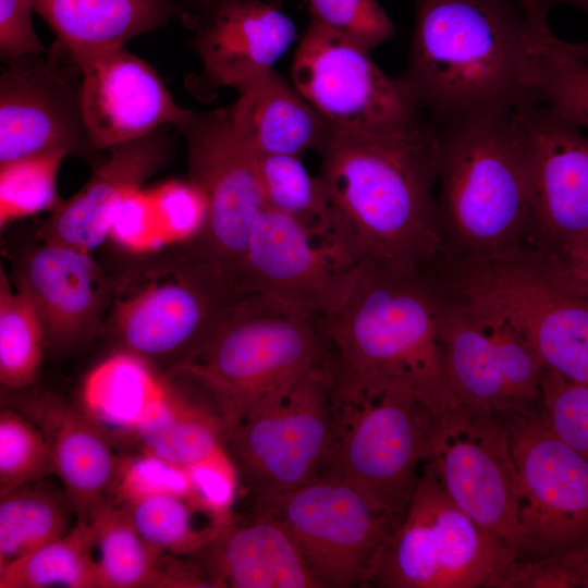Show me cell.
I'll use <instances>...</instances> for the list:
<instances>
[{
	"label": "cell",
	"instance_id": "6da1fadb",
	"mask_svg": "<svg viewBox=\"0 0 588 588\" xmlns=\"http://www.w3.org/2000/svg\"><path fill=\"white\" fill-rule=\"evenodd\" d=\"M319 154L334 235L356 264L425 272L443 259L439 142L429 118L388 131H332Z\"/></svg>",
	"mask_w": 588,
	"mask_h": 588
},
{
	"label": "cell",
	"instance_id": "7a4b0ae2",
	"mask_svg": "<svg viewBox=\"0 0 588 588\" xmlns=\"http://www.w3.org/2000/svg\"><path fill=\"white\" fill-rule=\"evenodd\" d=\"M401 81L433 123L510 110L534 97L537 39L549 8L538 0H414Z\"/></svg>",
	"mask_w": 588,
	"mask_h": 588
},
{
	"label": "cell",
	"instance_id": "3957f363",
	"mask_svg": "<svg viewBox=\"0 0 588 588\" xmlns=\"http://www.w3.org/2000/svg\"><path fill=\"white\" fill-rule=\"evenodd\" d=\"M440 302L425 272L357 264L323 315L333 373L403 383L434 416L463 404L444 366Z\"/></svg>",
	"mask_w": 588,
	"mask_h": 588
},
{
	"label": "cell",
	"instance_id": "277c9868",
	"mask_svg": "<svg viewBox=\"0 0 588 588\" xmlns=\"http://www.w3.org/2000/svg\"><path fill=\"white\" fill-rule=\"evenodd\" d=\"M434 124L443 259L493 261L529 255L530 180L512 109Z\"/></svg>",
	"mask_w": 588,
	"mask_h": 588
},
{
	"label": "cell",
	"instance_id": "5b68a950",
	"mask_svg": "<svg viewBox=\"0 0 588 588\" xmlns=\"http://www.w3.org/2000/svg\"><path fill=\"white\" fill-rule=\"evenodd\" d=\"M330 357L323 316L256 293L169 372L188 377L210 393L225 434Z\"/></svg>",
	"mask_w": 588,
	"mask_h": 588
},
{
	"label": "cell",
	"instance_id": "8992f818",
	"mask_svg": "<svg viewBox=\"0 0 588 588\" xmlns=\"http://www.w3.org/2000/svg\"><path fill=\"white\" fill-rule=\"evenodd\" d=\"M334 448L323 476L341 479L402 520L430 457L434 415L407 385L333 375Z\"/></svg>",
	"mask_w": 588,
	"mask_h": 588
},
{
	"label": "cell",
	"instance_id": "52a82bcc",
	"mask_svg": "<svg viewBox=\"0 0 588 588\" xmlns=\"http://www.w3.org/2000/svg\"><path fill=\"white\" fill-rule=\"evenodd\" d=\"M252 294L238 274L183 246L114 278L108 321L119 348L173 367Z\"/></svg>",
	"mask_w": 588,
	"mask_h": 588
},
{
	"label": "cell",
	"instance_id": "ba28073f",
	"mask_svg": "<svg viewBox=\"0 0 588 588\" xmlns=\"http://www.w3.org/2000/svg\"><path fill=\"white\" fill-rule=\"evenodd\" d=\"M514 561L451 500L428 461L371 586L501 588Z\"/></svg>",
	"mask_w": 588,
	"mask_h": 588
},
{
	"label": "cell",
	"instance_id": "9c48e42d",
	"mask_svg": "<svg viewBox=\"0 0 588 588\" xmlns=\"http://www.w3.org/2000/svg\"><path fill=\"white\" fill-rule=\"evenodd\" d=\"M296 542L319 588L371 587L401 520L354 486L321 476L252 503Z\"/></svg>",
	"mask_w": 588,
	"mask_h": 588
},
{
	"label": "cell",
	"instance_id": "30bf717a",
	"mask_svg": "<svg viewBox=\"0 0 588 588\" xmlns=\"http://www.w3.org/2000/svg\"><path fill=\"white\" fill-rule=\"evenodd\" d=\"M456 297L512 322L547 370L588 383V294L569 287L531 256L449 261Z\"/></svg>",
	"mask_w": 588,
	"mask_h": 588
},
{
	"label": "cell",
	"instance_id": "8fae6325",
	"mask_svg": "<svg viewBox=\"0 0 588 588\" xmlns=\"http://www.w3.org/2000/svg\"><path fill=\"white\" fill-rule=\"evenodd\" d=\"M512 119L530 180L529 256L561 271L588 254V130L536 96Z\"/></svg>",
	"mask_w": 588,
	"mask_h": 588
},
{
	"label": "cell",
	"instance_id": "7c38bea8",
	"mask_svg": "<svg viewBox=\"0 0 588 588\" xmlns=\"http://www.w3.org/2000/svg\"><path fill=\"white\" fill-rule=\"evenodd\" d=\"M332 358L279 401L233 427L224 445L252 503L323 476L334 448Z\"/></svg>",
	"mask_w": 588,
	"mask_h": 588
},
{
	"label": "cell",
	"instance_id": "4fadbf2b",
	"mask_svg": "<svg viewBox=\"0 0 588 588\" xmlns=\"http://www.w3.org/2000/svg\"><path fill=\"white\" fill-rule=\"evenodd\" d=\"M519 483L523 546L515 562L588 559V460L537 409L503 417Z\"/></svg>",
	"mask_w": 588,
	"mask_h": 588
},
{
	"label": "cell",
	"instance_id": "5bb4252c",
	"mask_svg": "<svg viewBox=\"0 0 588 588\" xmlns=\"http://www.w3.org/2000/svg\"><path fill=\"white\" fill-rule=\"evenodd\" d=\"M429 462L451 500L516 560L519 483L503 417L468 404L434 416Z\"/></svg>",
	"mask_w": 588,
	"mask_h": 588
},
{
	"label": "cell",
	"instance_id": "9a60e30c",
	"mask_svg": "<svg viewBox=\"0 0 588 588\" xmlns=\"http://www.w3.org/2000/svg\"><path fill=\"white\" fill-rule=\"evenodd\" d=\"M440 341L448 378L461 402L502 417L537 409L546 368L505 317L441 295Z\"/></svg>",
	"mask_w": 588,
	"mask_h": 588
},
{
	"label": "cell",
	"instance_id": "2e32d148",
	"mask_svg": "<svg viewBox=\"0 0 588 588\" xmlns=\"http://www.w3.org/2000/svg\"><path fill=\"white\" fill-rule=\"evenodd\" d=\"M291 72L295 89L333 131H388L424 115L401 78L389 77L369 49L314 21Z\"/></svg>",
	"mask_w": 588,
	"mask_h": 588
},
{
	"label": "cell",
	"instance_id": "e0dca14e",
	"mask_svg": "<svg viewBox=\"0 0 588 588\" xmlns=\"http://www.w3.org/2000/svg\"><path fill=\"white\" fill-rule=\"evenodd\" d=\"M189 181L207 200V220L188 246L238 274L255 221L264 209L254 152L236 134L230 108L193 111L179 128Z\"/></svg>",
	"mask_w": 588,
	"mask_h": 588
},
{
	"label": "cell",
	"instance_id": "ac0fdd59",
	"mask_svg": "<svg viewBox=\"0 0 588 588\" xmlns=\"http://www.w3.org/2000/svg\"><path fill=\"white\" fill-rule=\"evenodd\" d=\"M7 64L0 76V163L57 150L97 157L82 114L81 68L53 46Z\"/></svg>",
	"mask_w": 588,
	"mask_h": 588
},
{
	"label": "cell",
	"instance_id": "d6986e66",
	"mask_svg": "<svg viewBox=\"0 0 588 588\" xmlns=\"http://www.w3.org/2000/svg\"><path fill=\"white\" fill-rule=\"evenodd\" d=\"M356 265L333 236L264 208L250 232L241 272L252 293L323 316Z\"/></svg>",
	"mask_w": 588,
	"mask_h": 588
},
{
	"label": "cell",
	"instance_id": "ffe728a7",
	"mask_svg": "<svg viewBox=\"0 0 588 588\" xmlns=\"http://www.w3.org/2000/svg\"><path fill=\"white\" fill-rule=\"evenodd\" d=\"M181 21L194 32L191 45L201 63L188 89L205 101L220 88L244 91L273 71L296 37L279 0H217Z\"/></svg>",
	"mask_w": 588,
	"mask_h": 588
},
{
	"label": "cell",
	"instance_id": "44dd1931",
	"mask_svg": "<svg viewBox=\"0 0 588 588\" xmlns=\"http://www.w3.org/2000/svg\"><path fill=\"white\" fill-rule=\"evenodd\" d=\"M74 62L83 73L84 124L98 151L143 138L166 125L179 130L192 112L177 105L154 68L125 46Z\"/></svg>",
	"mask_w": 588,
	"mask_h": 588
},
{
	"label": "cell",
	"instance_id": "7402d4cb",
	"mask_svg": "<svg viewBox=\"0 0 588 588\" xmlns=\"http://www.w3.org/2000/svg\"><path fill=\"white\" fill-rule=\"evenodd\" d=\"M14 284L34 304L56 352L83 346L100 329L112 299L109 278L90 252L40 242L19 260Z\"/></svg>",
	"mask_w": 588,
	"mask_h": 588
},
{
	"label": "cell",
	"instance_id": "603a6c76",
	"mask_svg": "<svg viewBox=\"0 0 588 588\" xmlns=\"http://www.w3.org/2000/svg\"><path fill=\"white\" fill-rule=\"evenodd\" d=\"M108 151L82 188L39 225L40 241L90 253L102 245L125 199L169 160L171 142L160 128Z\"/></svg>",
	"mask_w": 588,
	"mask_h": 588
},
{
	"label": "cell",
	"instance_id": "cb8c5ba5",
	"mask_svg": "<svg viewBox=\"0 0 588 588\" xmlns=\"http://www.w3.org/2000/svg\"><path fill=\"white\" fill-rule=\"evenodd\" d=\"M191 556L211 588H319L290 534L262 514L233 522Z\"/></svg>",
	"mask_w": 588,
	"mask_h": 588
},
{
	"label": "cell",
	"instance_id": "d4e9b609",
	"mask_svg": "<svg viewBox=\"0 0 588 588\" xmlns=\"http://www.w3.org/2000/svg\"><path fill=\"white\" fill-rule=\"evenodd\" d=\"M17 409L42 431L76 516H86L109 498L121 458L101 427L81 407L48 393L21 400Z\"/></svg>",
	"mask_w": 588,
	"mask_h": 588
},
{
	"label": "cell",
	"instance_id": "484cf974",
	"mask_svg": "<svg viewBox=\"0 0 588 588\" xmlns=\"http://www.w3.org/2000/svg\"><path fill=\"white\" fill-rule=\"evenodd\" d=\"M179 393L152 362L118 348L84 376L79 407L108 436L135 441Z\"/></svg>",
	"mask_w": 588,
	"mask_h": 588
},
{
	"label": "cell",
	"instance_id": "4316f807",
	"mask_svg": "<svg viewBox=\"0 0 588 588\" xmlns=\"http://www.w3.org/2000/svg\"><path fill=\"white\" fill-rule=\"evenodd\" d=\"M82 517L93 530L100 588H211L194 561L149 543L126 510L110 498Z\"/></svg>",
	"mask_w": 588,
	"mask_h": 588
},
{
	"label": "cell",
	"instance_id": "83f0119b",
	"mask_svg": "<svg viewBox=\"0 0 588 588\" xmlns=\"http://www.w3.org/2000/svg\"><path fill=\"white\" fill-rule=\"evenodd\" d=\"M56 34L53 47L73 61L123 47L132 38L180 19L175 0H30Z\"/></svg>",
	"mask_w": 588,
	"mask_h": 588
},
{
	"label": "cell",
	"instance_id": "f1b7e54d",
	"mask_svg": "<svg viewBox=\"0 0 588 588\" xmlns=\"http://www.w3.org/2000/svg\"><path fill=\"white\" fill-rule=\"evenodd\" d=\"M230 113L236 134L255 154L320 152L333 131L274 71L242 91Z\"/></svg>",
	"mask_w": 588,
	"mask_h": 588
},
{
	"label": "cell",
	"instance_id": "f546056e",
	"mask_svg": "<svg viewBox=\"0 0 588 588\" xmlns=\"http://www.w3.org/2000/svg\"><path fill=\"white\" fill-rule=\"evenodd\" d=\"M75 509L65 493L36 481L0 494V567L60 539Z\"/></svg>",
	"mask_w": 588,
	"mask_h": 588
},
{
	"label": "cell",
	"instance_id": "4dcf8cb0",
	"mask_svg": "<svg viewBox=\"0 0 588 588\" xmlns=\"http://www.w3.org/2000/svg\"><path fill=\"white\" fill-rule=\"evenodd\" d=\"M100 588L94 535L77 516L66 535L0 567V588Z\"/></svg>",
	"mask_w": 588,
	"mask_h": 588
},
{
	"label": "cell",
	"instance_id": "1f68e13d",
	"mask_svg": "<svg viewBox=\"0 0 588 588\" xmlns=\"http://www.w3.org/2000/svg\"><path fill=\"white\" fill-rule=\"evenodd\" d=\"M254 158L265 209L292 217L338 240L328 191L320 176L307 171L301 157L254 152Z\"/></svg>",
	"mask_w": 588,
	"mask_h": 588
},
{
	"label": "cell",
	"instance_id": "d6a6232c",
	"mask_svg": "<svg viewBox=\"0 0 588 588\" xmlns=\"http://www.w3.org/2000/svg\"><path fill=\"white\" fill-rule=\"evenodd\" d=\"M142 452L187 467L224 446L217 413L195 404L181 392L134 441Z\"/></svg>",
	"mask_w": 588,
	"mask_h": 588
},
{
	"label": "cell",
	"instance_id": "836d02e7",
	"mask_svg": "<svg viewBox=\"0 0 588 588\" xmlns=\"http://www.w3.org/2000/svg\"><path fill=\"white\" fill-rule=\"evenodd\" d=\"M47 347L42 321L29 297L0 270V382L20 391L37 379Z\"/></svg>",
	"mask_w": 588,
	"mask_h": 588
},
{
	"label": "cell",
	"instance_id": "e575fe53",
	"mask_svg": "<svg viewBox=\"0 0 588 588\" xmlns=\"http://www.w3.org/2000/svg\"><path fill=\"white\" fill-rule=\"evenodd\" d=\"M534 94L588 130V59L581 42L560 39L550 28L539 37Z\"/></svg>",
	"mask_w": 588,
	"mask_h": 588
},
{
	"label": "cell",
	"instance_id": "d590c367",
	"mask_svg": "<svg viewBox=\"0 0 588 588\" xmlns=\"http://www.w3.org/2000/svg\"><path fill=\"white\" fill-rule=\"evenodd\" d=\"M120 505L144 539L173 555H193L222 529L197 526L195 515L204 512L176 495H149Z\"/></svg>",
	"mask_w": 588,
	"mask_h": 588
},
{
	"label": "cell",
	"instance_id": "8d00e7d4",
	"mask_svg": "<svg viewBox=\"0 0 588 588\" xmlns=\"http://www.w3.org/2000/svg\"><path fill=\"white\" fill-rule=\"evenodd\" d=\"M64 151H49L0 163V226L44 211H53L62 201L58 173Z\"/></svg>",
	"mask_w": 588,
	"mask_h": 588
},
{
	"label": "cell",
	"instance_id": "74e56055",
	"mask_svg": "<svg viewBox=\"0 0 588 588\" xmlns=\"http://www.w3.org/2000/svg\"><path fill=\"white\" fill-rule=\"evenodd\" d=\"M54 473L48 442L27 415L17 408L0 412V494L40 481Z\"/></svg>",
	"mask_w": 588,
	"mask_h": 588
},
{
	"label": "cell",
	"instance_id": "f35d334b",
	"mask_svg": "<svg viewBox=\"0 0 588 588\" xmlns=\"http://www.w3.org/2000/svg\"><path fill=\"white\" fill-rule=\"evenodd\" d=\"M147 194L148 223L162 248L188 245L200 235L208 208L196 184L171 180L147 188Z\"/></svg>",
	"mask_w": 588,
	"mask_h": 588
},
{
	"label": "cell",
	"instance_id": "ab89813d",
	"mask_svg": "<svg viewBox=\"0 0 588 588\" xmlns=\"http://www.w3.org/2000/svg\"><path fill=\"white\" fill-rule=\"evenodd\" d=\"M537 414L551 432L588 460V383L546 369Z\"/></svg>",
	"mask_w": 588,
	"mask_h": 588
},
{
	"label": "cell",
	"instance_id": "60d3db41",
	"mask_svg": "<svg viewBox=\"0 0 588 588\" xmlns=\"http://www.w3.org/2000/svg\"><path fill=\"white\" fill-rule=\"evenodd\" d=\"M157 494L176 495L192 503V485L187 469L142 451L135 456L120 460L109 494L112 501L126 504Z\"/></svg>",
	"mask_w": 588,
	"mask_h": 588
},
{
	"label": "cell",
	"instance_id": "b9f144b4",
	"mask_svg": "<svg viewBox=\"0 0 588 588\" xmlns=\"http://www.w3.org/2000/svg\"><path fill=\"white\" fill-rule=\"evenodd\" d=\"M317 22L372 49L387 40L394 26L377 0H301Z\"/></svg>",
	"mask_w": 588,
	"mask_h": 588
},
{
	"label": "cell",
	"instance_id": "7bdbcfd3",
	"mask_svg": "<svg viewBox=\"0 0 588 588\" xmlns=\"http://www.w3.org/2000/svg\"><path fill=\"white\" fill-rule=\"evenodd\" d=\"M187 469L192 503L224 528L235 522L233 505L240 487L235 464L225 445Z\"/></svg>",
	"mask_w": 588,
	"mask_h": 588
},
{
	"label": "cell",
	"instance_id": "ee69618b",
	"mask_svg": "<svg viewBox=\"0 0 588 588\" xmlns=\"http://www.w3.org/2000/svg\"><path fill=\"white\" fill-rule=\"evenodd\" d=\"M30 0H0V56L5 63L46 53L32 22Z\"/></svg>",
	"mask_w": 588,
	"mask_h": 588
},
{
	"label": "cell",
	"instance_id": "f6af8a7d",
	"mask_svg": "<svg viewBox=\"0 0 588 588\" xmlns=\"http://www.w3.org/2000/svg\"><path fill=\"white\" fill-rule=\"evenodd\" d=\"M551 272L569 287L588 294V254L573 266Z\"/></svg>",
	"mask_w": 588,
	"mask_h": 588
},
{
	"label": "cell",
	"instance_id": "bcb514c9",
	"mask_svg": "<svg viewBox=\"0 0 588 588\" xmlns=\"http://www.w3.org/2000/svg\"><path fill=\"white\" fill-rule=\"evenodd\" d=\"M216 1L217 0H182L180 1L182 7L181 16L201 10Z\"/></svg>",
	"mask_w": 588,
	"mask_h": 588
},
{
	"label": "cell",
	"instance_id": "7dc6e473",
	"mask_svg": "<svg viewBox=\"0 0 588 588\" xmlns=\"http://www.w3.org/2000/svg\"><path fill=\"white\" fill-rule=\"evenodd\" d=\"M541 1L544 2L549 8H551L555 3L571 4L573 7H576L580 11H583L588 17V0H541Z\"/></svg>",
	"mask_w": 588,
	"mask_h": 588
},
{
	"label": "cell",
	"instance_id": "c3c4849f",
	"mask_svg": "<svg viewBox=\"0 0 588 588\" xmlns=\"http://www.w3.org/2000/svg\"><path fill=\"white\" fill-rule=\"evenodd\" d=\"M583 53L588 59V41L583 42Z\"/></svg>",
	"mask_w": 588,
	"mask_h": 588
}]
</instances>
